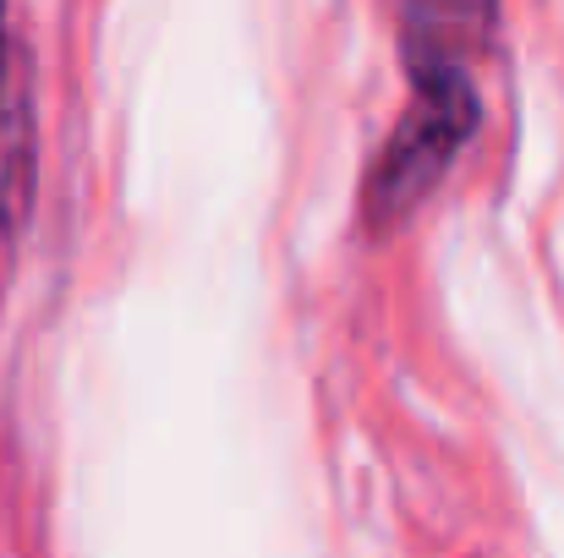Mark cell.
<instances>
[{
    "label": "cell",
    "mask_w": 564,
    "mask_h": 558,
    "mask_svg": "<svg viewBox=\"0 0 564 558\" xmlns=\"http://www.w3.org/2000/svg\"><path fill=\"white\" fill-rule=\"evenodd\" d=\"M488 17V11H482ZM477 11L455 17V33L444 39V11L438 6H411L405 11V66H411V99L373 160L368 176V219L400 225L460 154V143L477 127V83L466 66V28L482 22Z\"/></svg>",
    "instance_id": "6da1fadb"
},
{
    "label": "cell",
    "mask_w": 564,
    "mask_h": 558,
    "mask_svg": "<svg viewBox=\"0 0 564 558\" xmlns=\"http://www.w3.org/2000/svg\"><path fill=\"white\" fill-rule=\"evenodd\" d=\"M0 61H6V11H0Z\"/></svg>",
    "instance_id": "7a4b0ae2"
}]
</instances>
